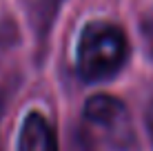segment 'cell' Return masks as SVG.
Listing matches in <instances>:
<instances>
[{"label":"cell","instance_id":"1","mask_svg":"<svg viewBox=\"0 0 153 151\" xmlns=\"http://www.w3.org/2000/svg\"><path fill=\"white\" fill-rule=\"evenodd\" d=\"M129 45L122 29L111 22L87 25L78 42V74L89 82L107 80L122 69Z\"/></svg>","mask_w":153,"mask_h":151},{"label":"cell","instance_id":"2","mask_svg":"<svg viewBox=\"0 0 153 151\" xmlns=\"http://www.w3.org/2000/svg\"><path fill=\"white\" fill-rule=\"evenodd\" d=\"M18 151H58L56 133L49 120L40 113H29L20 129Z\"/></svg>","mask_w":153,"mask_h":151},{"label":"cell","instance_id":"3","mask_svg":"<svg viewBox=\"0 0 153 151\" xmlns=\"http://www.w3.org/2000/svg\"><path fill=\"white\" fill-rule=\"evenodd\" d=\"M84 118L93 124H100L104 129H115L120 122L126 120V111L122 107V102L118 98L111 96H93L87 100V107H84Z\"/></svg>","mask_w":153,"mask_h":151},{"label":"cell","instance_id":"4","mask_svg":"<svg viewBox=\"0 0 153 151\" xmlns=\"http://www.w3.org/2000/svg\"><path fill=\"white\" fill-rule=\"evenodd\" d=\"M58 4H60V0H33V18L38 20L42 29L49 27L53 13L58 11Z\"/></svg>","mask_w":153,"mask_h":151},{"label":"cell","instance_id":"5","mask_svg":"<svg viewBox=\"0 0 153 151\" xmlns=\"http://www.w3.org/2000/svg\"><path fill=\"white\" fill-rule=\"evenodd\" d=\"M0 111H2V96H0Z\"/></svg>","mask_w":153,"mask_h":151}]
</instances>
